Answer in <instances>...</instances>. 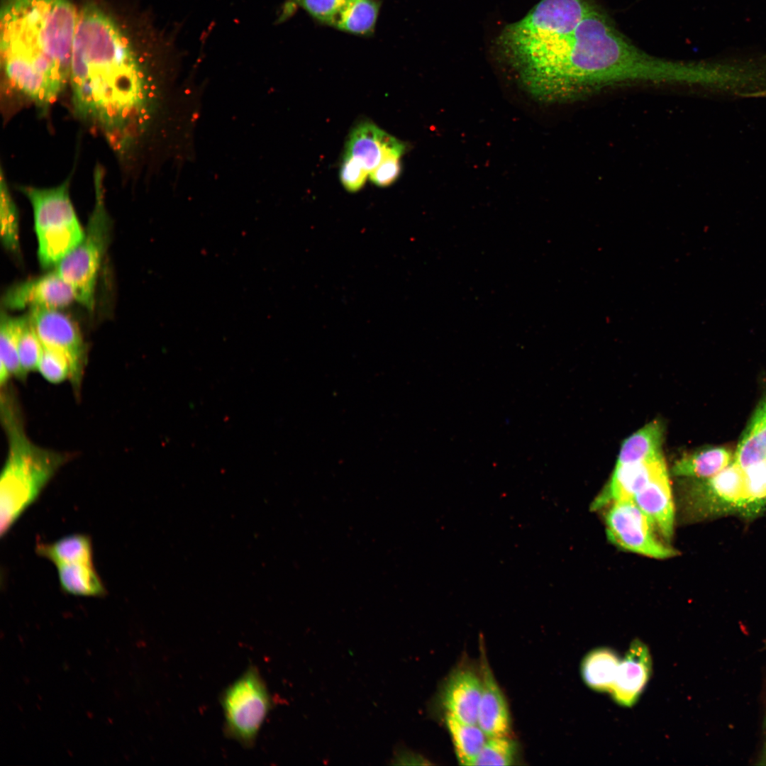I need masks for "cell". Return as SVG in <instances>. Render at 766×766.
<instances>
[{
	"label": "cell",
	"mask_w": 766,
	"mask_h": 766,
	"mask_svg": "<svg viewBox=\"0 0 766 766\" xmlns=\"http://www.w3.org/2000/svg\"><path fill=\"white\" fill-rule=\"evenodd\" d=\"M77 16L70 0H3L1 55L11 85L52 102L71 72Z\"/></svg>",
	"instance_id": "6da1fadb"
},
{
	"label": "cell",
	"mask_w": 766,
	"mask_h": 766,
	"mask_svg": "<svg viewBox=\"0 0 766 766\" xmlns=\"http://www.w3.org/2000/svg\"><path fill=\"white\" fill-rule=\"evenodd\" d=\"M696 63L651 56L626 40L595 7L575 29L560 77L578 98L611 85L649 82L696 83Z\"/></svg>",
	"instance_id": "7a4b0ae2"
},
{
	"label": "cell",
	"mask_w": 766,
	"mask_h": 766,
	"mask_svg": "<svg viewBox=\"0 0 766 766\" xmlns=\"http://www.w3.org/2000/svg\"><path fill=\"white\" fill-rule=\"evenodd\" d=\"M141 77L118 25L98 6H85L77 16L70 72L79 111L101 107L109 118L125 116L138 96Z\"/></svg>",
	"instance_id": "3957f363"
},
{
	"label": "cell",
	"mask_w": 766,
	"mask_h": 766,
	"mask_svg": "<svg viewBox=\"0 0 766 766\" xmlns=\"http://www.w3.org/2000/svg\"><path fill=\"white\" fill-rule=\"evenodd\" d=\"M11 396L1 392L8 453L0 478V534H7L38 499L68 455L37 445L26 435Z\"/></svg>",
	"instance_id": "277c9868"
},
{
	"label": "cell",
	"mask_w": 766,
	"mask_h": 766,
	"mask_svg": "<svg viewBox=\"0 0 766 766\" xmlns=\"http://www.w3.org/2000/svg\"><path fill=\"white\" fill-rule=\"evenodd\" d=\"M594 8L589 0H540L524 18L504 28L497 45L516 73L541 66L566 50L577 27Z\"/></svg>",
	"instance_id": "5b68a950"
},
{
	"label": "cell",
	"mask_w": 766,
	"mask_h": 766,
	"mask_svg": "<svg viewBox=\"0 0 766 766\" xmlns=\"http://www.w3.org/2000/svg\"><path fill=\"white\" fill-rule=\"evenodd\" d=\"M716 510L754 518L766 512V396L756 408L731 462L708 481Z\"/></svg>",
	"instance_id": "8992f818"
},
{
	"label": "cell",
	"mask_w": 766,
	"mask_h": 766,
	"mask_svg": "<svg viewBox=\"0 0 766 766\" xmlns=\"http://www.w3.org/2000/svg\"><path fill=\"white\" fill-rule=\"evenodd\" d=\"M33 209L38 255L42 267L55 266L84 233L69 197L67 182L52 189L23 187Z\"/></svg>",
	"instance_id": "52a82bcc"
},
{
	"label": "cell",
	"mask_w": 766,
	"mask_h": 766,
	"mask_svg": "<svg viewBox=\"0 0 766 766\" xmlns=\"http://www.w3.org/2000/svg\"><path fill=\"white\" fill-rule=\"evenodd\" d=\"M224 733L245 748L255 743L272 707L266 683L258 669L250 666L222 692Z\"/></svg>",
	"instance_id": "ba28073f"
},
{
	"label": "cell",
	"mask_w": 766,
	"mask_h": 766,
	"mask_svg": "<svg viewBox=\"0 0 766 766\" xmlns=\"http://www.w3.org/2000/svg\"><path fill=\"white\" fill-rule=\"evenodd\" d=\"M107 238L108 218L98 199L83 240L55 265V272L72 287L75 300L89 310L94 306L96 277Z\"/></svg>",
	"instance_id": "9c48e42d"
},
{
	"label": "cell",
	"mask_w": 766,
	"mask_h": 766,
	"mask_svg": "<svg viewBox=\"0 0 766 766\" xmlns=\"http://www.w3.org/2000/svg\"><path fill=\"white\" fill-rule=\"evenodd\" d=\"M604 522L608 540L619 549L657 560L677 554L657 538L652 523L633 500L609 505Z\"/></svg>",
	"instance_id": "30bf717a"
},
{
	"label": "cell",
	"mask_w": 766,
	"mask_h": 766,
	"mask_svg": "<svg viewBox=\"0 0 766 766\" xmlns=\"http://www.w3.org/2000/svg\"><path fill=\"white\" fill-rule=\"evenodd\" d=\"M29 318L43 348L58 352L69 360L72 370L70 380L75 392H79L87 351L77 325L57 309H31Z\"/></svg>",
	"instance_id": "8fae6325"
},
{
	"label": "cell",
	"mask_w": 766,
	"mask_h": 766,
	"mask_svg": "<svg viewBox=\"0 0 766 766\" xmlns=\"http://www.w3.org/2000/svg\"><path fill=\"white\" fill-rule=\"evenodd\" d=\"M74 300L72 287L54 270L12 287L4 295L3 303L9 309L30 307L57 310Z\"/></svg>",
	"instance_id": "7c38bea8"
},
{
	"label": "cell",
	"mask_w": 766,
	"mask_h": 766,
	"mask_svg": "<svg viewBox=\"0 0 766 766\" xmlns=\"http://www.w3.org/2000/svg\"><path fill=\"white\" fill-rule=\"evenodd\" d=\"M667 469L662 454L640 462L616 465L609 481L591 504V510L633 500L651 479Z\"/></svg>",
	"instance_id": "4fadbf2b"
},
{
	"label": "cell",
	"mask_w": 766,
	"mask_h": 766,
	"mask_svg": "<svg viewBox=\"0 0 766 766\" xmlns=\"http://www.w3.org/2000/svg\"><path fill=\"white\" fill-rule=\"evenodd\" d=\"M652 670L648 647L639 639L633 640L621 660L609 692L614 701L623 707L635 705L651 677Z\"/></svg>",
	"instance_id": "5bb4252c"
},
{
	"label": "cell",
	"mask_w": 766,
	"mask_h": 766,
	"mask_svg": "<svg viewBox=\"0 0 766 766\" xmlns=\"http://www.w3.org/2000/svg\"><path fill=\"white\" fill-rule=\"evenodd\" d=\"M633 501L656 532L670 541L674 534L675 509L667 469L651 479Z\"/></svg>",
	"instance_id": "9a60e30c"
},
{
	"label": "cell",
	"mask_w": 766,
	"mask_h": 766,
	"mask_svg": "<svg viewBox=\"0 0 766 766\" xmlns=\"http://www.w3.org/2000/svg\"><path fill=\"white\" fill-rule=\"evenodd\" d=\"M482 682L467 667H459L450 675L442 692V703L448 714L470 724L477 723Z\"/></svg>",
	"instance_id": "2e32d148"
},
{
	"label": "cell",
	"mask_w": 766,
	"mask_h": 766,
	"mask_svg": "<svg viewBox=\"0 0 766 766\" xmlns=\"http://www.w3.org/2000/svg\"><path fill=\"white\" fill-rule=\"evenodd\" d=\"M482 655V690L477 725L488 738L509 736L511 725L507 702L484 652Z\"/></svg>",
	"instance_id": "e0dca14e"
},
{
	"label": "cell",
	"mask_w": 766,
	"mask_h": 766,
	"mask_svg": "<svg viewBox=\"0 0 766 766\" xmlns=\"http://www.w3.org/2000/svg\"><path fill=\"white\" fill-rule=\"evenodd\" d=\"M404 145L376 125L365 122L357 126L347 140L345 155L359 162L370 174L384 155L394 150H404Z\"/></svg>",
	"instance_id": "ac0fdd59"
},
{
	"label": "cell",
	"mask_w": 766,
	"mask_h": 766,
	"mask_svg": "<svg viewBox=\"0 0 766 766\" xmlns=\"http://www.w3.org/2000/svg\"><path fill=\"white\" fill-rule=\"evenodd\" d=\"M733 452L725 447H710L682 455L672 467L674 476L694 479H709L732 461Z\"/></svg>",
	"instance_id": "d6986e66"
},
{
	"label": "cell",
	"mask_w": 766,
	"mask_h": 766,
	"mask_svg": "<svg viewBox=\"0 0 766 766\" xmlns=\"http://www.w3.org/2000/svg\"><path fill=\"white\" fill-rule=\"evenodd\" d=\"M621 658L618 653L609 647L591 650L580 663V674L583 682L592 690L610 692Z\"/></svg>",
	"instance_id": "ffe728a7"
},
{
	"label": "cell",
	"mask_w": 766,
	"mask_h": 766,
	"mask_svg": "<svg viewBox=\"0 0 766 766\" xmlns=\"http://www.w3.org/2000/svg\"><path fill=\"white\" fill-rule=\"evenodd\" d=\"M663 437L662 421L653 420L649 422L624 440L616 465L640 462L662 454Z\"/></svg>",
	"instance_id": "44dd1931"
},
{
	"label": "cell",
	"mask_w": 766,
	"mask_h": 766,
	"mask_svg": "<svg viewBox=\"0 0 766 766\" xmlns=\"http://www.w3.org/2000/svg\"><path fill=\"white\" fill-rule=\"evenodd\" d=\"M61 589L82 596H102L106 589L93 563H70L56 566Z\"/></svg>",
	"instance_id": "7402d4cb"
},
{
	"label": "cell",
	"mask_w": 766,
	"mask_h": 766,
	"mask_svg": "<svg viewBox=\"0 0 766 766\" xmlns=\"http://www.w3.org/2000/svg\"><path fill=\"white\" fill-rule=\"evenodd\" d=\"M23 317H11L4 312L0 325V384L1 388L11 377L24 379L20 365L18 345Z\"/></svg>",
	"instance_id": "603a6c76"
},
{
	"label": "cell",
	"mask_w": 766,
	"mask_h": 766,
	"mask_svg": "<svg viewBox=\"0 0 766 766\" xmlns=\"http://www.w3.org/2000/svg\"><path fill=\"white\" fill-rule=\"evenodd\" d=\"M92 544L90 538L84 534H72L53 543H40L35 551L38 555L52 562L55 566L70 563H93Z\"/></svg>",
	"instance_id": "cb8c5ba5"
},
{
	"label": "cell",
	"mask_w": 766,
	"mask_h": 766,
	"mask_svg": "<svg viewBox=\"0 0 766 766\" xmlns=\"http://www.w3.org/2000/svg\"><path fill=\"white\" fill-rule=\"evenodd\" d=\"M445 723L459 763L473 765L487 736L477 723L462 722L448 714L445 716Z\"/></svg>",
	"instance_id": "d4e9b609"
},
{
	"label": "cell",
	"mask_w": 766,
	"mask_h": 766,
	"mask_svg": "<svg viewBox=\"0 0 766 766\" xmlns=\"http://www.w3.org/2000/svg\"><path fill=\"white\" fill-rule=\"evenodd\" d=\"M378 11L377 0H347L335 26L350 33L366 34L373 29Z\"/></svg>",
	"instance_id": "484cf974"
},
{
	"label": "cell",
	"mask_w": 766,
	"mask_h": 766,
	"mask_svg": "<svg viewBox=\"0 0 766 766\" xmlns=\"http://www.w3.org/2000/svg\"><path fill=\"white\" fill-rule=\"evenodd\" d=\"M43 350L29 316H25L20 331L18 345V358L23 375L36 370Z\"/></svg>",
	"instance_id": "4316f807"
},
{
	"label": "cell",
	"mask_w": 766,
	"mask_h": 766,
	"mask_svg": "<svg viewBox=\"0 0 766 766\" xmlns=\"http://www.w3.org/2000/svg\"><path fill=\"white\" fill-rule=\"evenodd\" d=\"M516 750V743L509 736L488 738L473 765H511Z\"/></svg>",
	"instance_id": "83f0119b"
},
{
	"label": "cell",
	"mask_w": 766,
	"mask_h": 766,
	"mask_svg": "<svg viewBox=\"0 0 766 766\" xmlns=\"http://www.w3.org/2000/svg\"><path fill=\"white\" fill-rule=\"evenodd\" d=\"M1 197V240L6 248L16 251L19 245L17 211L6 188L3 184Z\"/></svg>",
	"instance_id": "f1b7e54d"
},
{
	"label": "cell",
	"mask_w": 766,
	"mask_h": 766,
	"mask_svg": "<svg viewBox=\"0 0 766 766\" xmlns=\"http://www.w3.org/2000/svg\"><path fill=\"white\" fill-rule=\"evenodd\" d=\"M45 380L52 384H60L71 377V365L64 355L43 348L38 369Z\"/></svg>",
	"instance_id": "f546056e"
},
{
	"label": "cell",
	"mask_w": 766,
	"mask_h": 766,
	"mask_svg": "<svg viewBox=\"0 0 766 766\" xmlns=\"http://www.w3.org/2000/svg\"><path fill=\"white\" fill-rule=\"evenodd\" d=\"M403 152L394 150L386 153L379 164L369 174L371 182L382 187L394 182L401 171L400 158Z\"/></svg>",
	"instance_id": "4dcf8cb0"
},
{
	"label": "cell",
	"mask_w": 766,
	"mask_h": 766,
	"mask_svg": "<svg viewBox=\"0 0 766 766\" xmlns=\"http://www.w3.org/2000/svg\"><path fill=\"white\" fill-rule=\"evenodd\" d=\"M321 22L335 25L347 0H294Z\"/></svg>",
	"instance_id": "1f68e13d"
},
{
	"label": "cell",
	"mask_w": 766,
	"mask_h": 766,
	"mask_svg": "<svg viewBox=\"0 0 766 766\" xmlns=\"http://www.w3.org/2000/svg\"><path fill=\"white\" fill-rule=\"evenodd\" d=\"M369 173L353 157L345 155L340 170V182L346 190L355 192L364 185Z\"/></svg>",
	"instance_id": "d6a6232c"
},
{
	"label": "cell",
	"mask_w": 766,
	"mask_h": 766,
	"mask_svg": "<svg viewBox=\"0 0 766 766\" xmlns=\"http://www.w3.org/2000/svg\"><path fill=\"white\" fill-rule=\"evenodd\" d=\"M760 763L766 765V726H765V738L764 742V747L762 749V756L760 757Z\"/></svg>",
	"instance_id": "836d02e7"
}]
</instances>
